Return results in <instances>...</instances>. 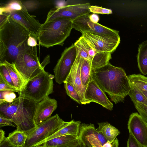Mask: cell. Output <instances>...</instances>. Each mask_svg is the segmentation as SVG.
<instances>
[{
	"label": "cell",
	"mask_w": 147,
	"mask_h": 147,
	"mask_svg": "<svg viewBox=\"0 0 147 147\" xmlns=\"http://www.w3.org/2000/svg\"><path fill=\"white\" fill-rule=\"evenodd\" d=\"M91 76L115 104L123 102L128 95L130 83L125 70L121 67L115 66L109 63L92 71Z\"/></svg>",
	"instance_id": "1"
},
{
	"label": "cell",
	"mask_w": 147,
	"mask_h": 147,
	"mask_svg": "<svg viewBox=\"0 0 147 147\" xmlns=\"http://www.w3.org/2000/svg\"><path fill=\"white\" fill-rule=\"evenodd\" d=\"M29 32L10 16L0 27V63L14 62L20 52L28 46Z\"/></svg>",
	"instance_id": "2"
},
{
	"label": "cell",
	"mask_w": 147,
	"mask_h": 147,
	"mask_svg": "<svg viewBox=\"0 0 147 147\" xmlns=\"http://www.w3.org/2000/svg\"><path fill=\"white\" fill-rule=\"evenodd\" d=\"M37 103L19 96L0 105V114L11 119L17 129L27 132L36 127L34 118Z\"/></svg>",
	"instance_id": "3"
},
{
	"label": "cell",
	"mask_w": 147,
	"mask_h": 147,
	"mask_svg": "<svg viewBox=\"0 0 147 147\" xmlns=\"http://www.w3.org/2000/svg\"><path fill=\"white\" fill-rule=\"evenodd\" d=\"M72 20L60 18L42 24L38 35L39 44L47 48L56 45L62 46L73 28Z\"/></svg>",
	"instance_id": "4"
},
{
	"label": "cell",
	"mask_w": 147,
	"mask_h": 147,
	"mask_svg": "<svg viewBox=\"0 0 147 147\" xmlns=\"http://www.w3.org/2000/svg\"><path fill=\"white\" fill-rule=\"evenodd\" d=\"M42 68L36 75L28 80L19 91V96L38 103L53 92L54 75Z\"/></svg>",
	"instance_id": "5"
},
{
	"label": "cell",
	"mask_w": 147,
	"mask_h": 147,
	"mask_svg": "<svg viewBox=\"0 0 147 147\" xmlns=\"http://www.w3.org/2000/svg\"><path fill=\"white\" fill-rule=\"evenodd\" d=\"M50 62V56L48 55L40 64L37 55V46H28L20 52L14 63L17 69L27 81Z\"/></svg>",
	"instance_id": "6"
},
{
	"label": "cell",
	"mask_w": 147,
	"mask_h": 147,
	"mask_svg": "<svg viewBox=\"0 0 147 147\" xmlns=\"http://www.w3.org/2000/svg\"><path fill=\"white\" fill-rule=\"evenodd\" d=\"M70 121H63L57 114L51 116L27 132L24 147H34L45 139L68 125Z\"/></svg>",
	"instance_id": "7"
},
{
	"label": "cell",
	"mask_w": 147,
	"mask_h": 147,
	"mask_svg": "<svg viewBox=\"0 0 147 147\" xmlns=\"http://www.w3.org/2000/svg\"><path fill=\"white\" fill-rule=\"evenodd\" d=\"M74 44L77 55L91 61L92 71L106 65L112 59L111 53L98 51L82 35Z\"/></svg>",
	"instance_id": "8"
},
{
	"label": "cell",
	"mask_w": 147,
	"mask_h": 147,
	"mask_svg": "<svg viewBox=\"0 0 147 147\" xmlns=\"http://www.w3.org/2000/svg\"><path fill=\"white\" fill-rule=\"evenodd\" d=\"M76 48L74 44L65 49L53 69L56 82L61 84L68 76L76 57Z\"/></svg>",
	"instance_id": "9"
},
{
	"label": "cell",
	"mask_w": 147,
	"mask_h": 147,
	"mask_svg": "<svg viewBox=\"0 0 147 147\" xmlns=\"http://www.w3.org/2000/svg\"><path fill=\"white\" fill-rule=\"evenodd\" d=\"M82 34L94 48L100 52L112 53L115 51L120 41L119 35L100 34L88 32H84Z\"/></svg>",
	"instance_id": "10"
},
{
	"label": "cell",
	"mask_w": 147,
	"mask_h": 147,
	"mask_svg": "<svg viewBox=\"0 0 147 147\" xmlns=\"http://www.w3.org/2000/svg\"><path fill=\"white\" fill-rule=\"evenodd\" d=\"M90 6V3H87L55 7L50 10L45 22L60 18H69L73 20L81 16L90 13L89 8Z\"/></svg>",
	"instance_id": "11"
},
{
	"label": "cell",
	"mask_w": 147,
	"mask_h": 147,
	"mask_svg": "<svg viewBox=\"0 0 147 147\" xmlns=\"http://www.w3.org/2000/svg\"><path fill=\"white\" fill-rule=\"evenodd\" d=\"M90 13L81 16L72 20V28L82 33L88 32L100 34L119 35V32L101 25L95 23L89 19Z\"/></svg>",
	"instance_id": "12"
},
{
	"label": "cell",
	"mask_w": 147,
	"mask_h": 147,
	"mask_svg": "<svg viewBox=\"0 0 147 147\" xmlns=\"http://www.w3.org/2000/svg\"><path fill=\"white\" fill-rule=\"evenodd\" d=\"M78 138L84 147H102L108 141L91 123H81Z\"/></svg>",
	"instance_id": "13"
},
{
	"label": "cell",
	"mask_w": 147,
	"mask_h": 147,
	"mask_svg": "<svg viewBox=\"0 0 147 147\" xmlns=\"http://www.w3.org/2000/svg\"><path fill=\"white\" fill-rule=\"evenodd\" d=\"M127 127L131 134L141 147H147V122L137 112L129 116Z\"/></svg>",
	"instance_id": "14"
},
{
	"label": "cell",
	"mask_w": 147,
	"mask_h": 147,
	"mask_svg": "<svg viewBox=\"0 0 147 147\" xmlns=\"http://www.w3.org/2000/svg\"><path fill=\"white\" fill-rule=\"evenodd\" d=\"M7 13L13 20L26 28L30 35L38 38V34L42 24L35 18V16L29 14L24 6L21 10Z\"/></svg>",
	"instance_id": "15"
},
{
	"label": "cell",
	"mask_w": 147,
	"mask_h": 147,
	"mask_svg": "<svg viewBox=\"0 0 147 147\" xmlns=\"http://www.w3.org/2000/svg\"><path fill=\"white\" fill-rule=\"evenodd\" d=\"M85 97L88 104L93 102L110 111L113 110V103L108 99L105 92L93 80L92 76L86 88Z\"/></svg>",
	"instance_id": "16"
},
{
	"label": "cell",
	"mask_w": 147,
	"mask_h": 147,
	"mask_svg": "<svg viewBox=\"0 0 147 147\" xmlns=\"http://www.w3.org/2000/svg\"><path fill=\"white\" fill-rule=\"evenodd\" d=\"M82 58L77 55L76 60L65 82L70 84L76 90L82 100V104H88L85 97L86 88L82 83L80 76V67Z\"/></svg>",
	"instance_id": "17"
},
{
	"label": "cell",
	"mask_w": 147,
	"mask_h": 147,
	"mask_svg": "<svg viewBox=\"0 0 147 147\" xmlns=\"http://www.w3.org/2000/svg\"><path fill=\"white\" fill-rule=\"evenodd\" d=\"M57 107V100L49 96L37 103L34 118L36 126L51 117Z\"/></svg>",
	"instance_id": "18"
},
{
	"label": "cell",
	"mask_w": 147,
	"mask_h": 147,
	"mask_svg": "<svg viewBox=\"0 0 147 147\" xmlns=\"http://www.w3.org/2000/svg\"><path fill=\"white\" fill-rule=\"evenodd\" d=\"M80 143L78 138L68 135L53 138L34 147H76Z\"/></svg>",
	"instance_id": "19"
},
{
	"label": "cell",
	"mask_w": 147,
	"mask_h": 147,
	"mask_svg": "<svg viewBox=\"0 0 147 147\" xmlns=\"http://www.w3.org/2000/svg\"><path fill=\"white\" fill-rule=\"evenodd\" d=\"M81 123V121H76L72 120L70 121V123L68 125L37 145L41 144L44 142L53 138L63 136L70 135L78 138Z\"/></svg>",
	"instance_id": "20"
},
{
	"label": "cell",
	"mask_w": 147,
	"mask_h": 147,
	"mask_svg": "<svg viewBox=\"0 0 147 147\" xmlns=\"http://www.w3.org/2000/svg\"><path fill=\"white\" fill-rule=\"evenodd\" d=\"M1 63L7 69L14 86L19 92L23 87L26 80L17 69L14 62L11 63L5 60Z\"/></svg>",
	"instance_id": "21"
},
{
	"label": "cell",
	"mask_w": 147,
	"mask_h": 147,
	"mask_svg": "<svg viewBox=\"0 0 147 147\" xmlns=\"http://www.w3.org/2000/svg\"><path fill=\"white\" fill-rule=\"evenodd\" d=\"M97 129L101 132L107 140L112 143L120 134L119 130L107 122L98 123Z\"/></svg>",
	"instance_id": "22"
},
{
	"label": "cell",
	"mask_w": 147,
	"mask_h": 147,
	"mask_svg": "<svg viewBox=\"0 0 147 147\" xmlns=\"http://www.w3.org/2000/svg\"><path fill=\"white\" fill-rule=\"evenodd\" d=\"M138 51L137 59L138 68L143 75H147V40L139 45Z\"/></svg>",
	"instance_id": "23"
},
{
	"label": "cell",
	"mask_w": 147,
	"mask_h": 147,
	"mask_svg": "<svg viewBox=\"0 0 147 147\" xmlns=\"http://www.w3.org/2000/svg\"><path fill=\"white\" fill-rule=\"evenodd\" d=\"M27 137L26 132L16 129L9 133L6 139L14 147H24Z\"/></svg>",
	"instance_id": "24"
},
{
	"label": "cell",
	"mask_w": 147,
	"mask_h": 147,
	"mask_svg": "<svg viewBox=\"0 0 147 147\" xmlns=\"http://www.w3.org/2000/svg\"><path fill=\"white\" fill-rule=\"evenodd\" d=\"M92 71L91 61L82 58L80 67V76L82 84L85 87H86L89 82Z\"/></svg>",
	"instance_id": "25"
},
{
	"label": "cell",
	"mask_w": 147,
	"mask_h": 147,
	"mask_svg": "<svg viewBox=\"0 0 147 147\" xmlns=\"http://www.w3.org/2000/svg\"><path fill=\"white\" fill-rule=\"evenodd\" d=\"M130 83L139 90L147 91V77L140 74L127 76Z\"/></svg>",
	"instance_id": "26"
},
{
	"label": "cell",
	"mask_w": 147,
	"mask_h": 147,
	"mask_svg": "<svg viewBox=\"0 0 147 147\" xmlns=\"http://www.w3.org/2000/svg\"><path fill=\"white\" fill-rule=\"evenodd\" d=\"M130 86V90L128 95L134 104L139 102L147 106V98L141 91L131 83Z\"/></svg>",
	"instance_id": "27"
},
{
	"label": "cell",
	"mask_w": 147,
	"mask_h": 147,
	"mask_svg": "<svg viewBox=\"0 0 147 147\" xmlns=\"http://www.w3.org/2000/svg\"><path fill=\"white\" fill-rule=\"evenodd\" d=\"M24 7L21 1H11L5 6L0 7V14L4 13H9L14 11L20 10Z\"/></svg>",
	"instance_id": "28"
},
{
	"label": "cell",
	"mask_w": 147,
	"mask_h": 147,
	"mask_svg": "<svg viewBox=\"0 0 147 147\" xmlns=\"http://www.w3.org/2000/svg\"><path fill=\"white\" fill-rule=\"evenodd\" d=\"M67 94L71 98L78 103L81 104L82 101L78 92L70 84L65 82L63 83Z\"/></svg>",
	"instance_id": "29"
},
{
	"label": "cell",
	"mask_w": 147,
	"mask_h": 147,
	"mask_svg": "<svg viewBox=\"0 0 147 147\" xmlns=\"http://www.w3.org/2000/svg\"><path fill=\"white\" fill-rule=\"evenodd\" d=\"M0 78L7 84L15 87L7 69L2 63H0Z\"/></svg>",
	"instance_id": "30"
},
{
	"label": "cell",
	"mask_w": 147,
	"mask_h": 147,
	"mask_svg": "<svg viewBox=\"0 0 147 147\" xmlns=\"http://www.w3.org/2000/svg\"><path fill=\"white\" fill-rule=\"evenodd\" d=\"M14 92L10 91H0V105L6 103H11L16 98Z\"/></svg>",
	"instance_id": "31"
},
{
	"label": "cell",
	"mask_w": 147,
	"mask_h": 147,
	"mask_svg": "<svg viewBox=\"0 0 147 147\" xmlns=\"http://www.w3.org/2000/svg\"><path fill=\"white\" fill-rule=\"evenodd\" d=\"M27 10L32 11L37 9L40 5V3L37 0H29L22 1Z\"/></svg>",
	"instance_id": "32"
},
{
	"label": "cell",
	"mask_w": 147,
	"mask_h": 147,
	"mask_svg": "<svg viewBox=\"0 0 147 147\" xmlns=\"http://www.w3.org/2000/svg\"><path fill=\"white\" fill-rule=\"evenodd\" d=\"M135 107L142 119L147 122V106L139 102L134 104Z\"/></svg>",
	"instance_id": "33"
},
{
	"label": "cell",
	"mask_w": 147,
	"mask_h": 147,
	"mask_svg": "<svg viewBox=\"0 0 147 147\" xmlns=\"http://www.w3.org/2000/svg\"><path fill=\"white\" fill-rule=\"evenodd\" d=\"M90 12L93 13L110 14L112 13L111 9L91 5L89 8Z\"/></svg>",
	"instance_id": "34"
},
{
	"label": "cell",
	"mask_w": 147,
	"mask_h": 147,
	"mask_svg": "<svg viewBox=\"0 0 147 147\" xmlns=\"http://www.w3.org/2000/svg\"><path fill=\"white\" fill-rule=\"evenodd\" d=\"M0 91H10L18 92V90L15 87L7 84L0 78Z\"/></svg>",
	"instance_id": "35"
},
{
	"label": "cell",
	"mask_w": 147,
	"mask_h": 147,
	"mask_svg": "<svg viewBox=\"0 0 147 147\" xmlns=\"http://www.w3.org/2000/svg\"><path fill=\"white\" fill-rule=\"evenodd\" d=\"M6 126L15 127L11 119L0 114V127Z\"/></svg>",
	"instance_id": "36"
},
{
	"label": "cell",
	"mask_w": 147,
	"mask_h": 147,
	"mask_svg": "<svg viewBox=\"0 0 147 147\" xmlns=\"http://www.w3.org/2000/svg\"><path fill=\"white\" fill-rule=\"evenodd\" d=\"M127 144V147H141L136 140L130 134H129Z\"/></svg>",
	"instance_id": "37"
},
{
	"label": "cell",
	"mask_w": 147,
	"mask_h": 147,
	"mask_svg": "<svg viewBox=\"0 0 147 147\" xmlns=\"http://www.w3.org/2000/svg\"><path fill=\"white\" fill-rule=\"evenodd\" d=\"M37 38L30 34L27 40V45L29 47H33L37 46L38 45L37 43Z\"/></svg>",
	"instance_id": "38"
},
{
	"label": "cell",
	"mask_w": 147,
	"mask_h": 147,
	"mask_svg": "<svg viewBox=\"0 0 147 147\" xmlns=\"http://www.w3.org/2000/svg\"><path fill=\"white\" fill-rule=\"evenodd\" d=\"M9 16V15L7 13H4L0 14V27L5 23Z\"/></svg>",
	"instance_id": "39"
},
{
	"label": "cell",
	"mask_w": 147,
	"mask_h": 147,
	"mask_svg": "<svg viewBox=\"0 0 147 147\" xmlns=\"http://www.w3.org/2000/svg\"><path fill=\"white\" fill-rule=\"evenodd\" d=\"M89 19L92 22L95 23H97L99 20V18L98 16L96 14L93 13L90 14Z\"/></svg>",
	"instance_id": "40"
},
{
	"label": "cell",
	"mask_w": 147,
	"mask_h": 147,
	"mask_svg": "<svg viewBox=\"0 0 147 147\" xmlns=\"http://www.w3.org/2000/svg\"><path fill=\"white\" fill-rule=\"evenodd\" d=\"M0 147H14L7 140L6 137L5 139L0 143Z\"/></svg>",
	"instance_id": "41"
},
{
	"label": "cell",
	"mask_w": 147,
	"mask_h": 147,
	"mask_svg": "<svg viewBox=\"0 0 147 147\" xmlns=\"http://www.w3.org/2000/svg\"><path fill=\"white\" fill-rule=\"evenodd\" d=\"M5 136V131L2 129L0 130V143L3 141L6 138Z\"/></svg>",
	"instance_id": "42"
},
{
	"label": "cell",
	"mask_w": 147,
	"mask_h": 147,
	"mask_svg": "<svg viewBox=\"0 0 147 147\" xmlns=\"http://www.w3.org/2000/svg\"><path fill=\"white\" fill-rule=\"evenodd\" d=\"M111 147H118L119 141L117 139H115L112 143Z\"/></svg>",
	"instance_id": "43"
},
{
	"label": "cell",
	"mask_w": 147,
	"mask_h": 147,
	"mask_svg": "<svg viewBox=\"0 0 147 147\" xmlns=\"http://www.w3.org/2000/svg\"><path fill=\"white\" fill-rule=\"evenodd\" d=\"M112 145L111 143L109 141L105 143L102 146V147H111Z\"/></svg>",
	"instance_id": "44"
},
{
	"label": "cell",
	"mask_w": 147,
	"mask_h": 147,
	"mask_svg": "<svg viewBox=\"0 0 147 147\" xmlns=\"http://www.w3.org/2000/svg\"><path fill=\"white\" fill-rule=\"evenodd\" d=\"M141 92H142L143 94L144 95V96L146 98H147V91H145L142 90H140Z\"/></svg>",
	"instance_id": "45"
},
{
	"label": "cell",
	"mask_w": 147,
	"mask_h": 147,
	"mask_svg": "<svg viewBox=\"0 0 147 147\" xmlns=\"http://www.w3.org/2000/svg\"><path fill=\"white\" fill-rule=\"evenodd\" d=\"M80 144L78 146L76 147H84V146L82 143L80 142Z\"/></svg>",
	"instance_id": "46"
},
{
	"label": "cell",
	"mask_w": 147,
	"mask_h": 147,
	"mask_svg": "<svg viewBox=\"0 0 147 147\" xmlns=\"http://www.w3.org/2000/svg\"></svg>",
	"instance_id": "47"
}]
</instances>
